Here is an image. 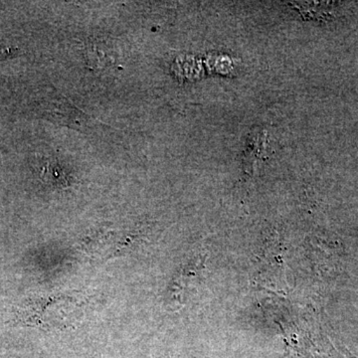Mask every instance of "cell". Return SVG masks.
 Here are the masks:
<instances>
[{"label": "cell", "instance_id": "1", "mask_svg": "<svg viewBox=\"0 0 358 358\" xmlns=\"http://www.w3.org/2000/svg\"><path fill=\"white\" fill-rule=\"evenodd\" d=\"M81 307L74 299L66 296L32 299L16 312V322L22 326L65 329L77 322Z\"/></svg>", "mask_w": 358, "mask_h": 358}, {"label": "cell", "instance_id": "2", "mask_svg": "<svg viewBox=\"0 0 358 358\" xmlns=\"http://www.w3.org/2000/svg\"><path fill=\"white\" fill-rule=\"evenodd\" d=\"M141 245V234L136 230H102L85 238L82 249L91 258L107 261L128 255Z\"/></svg>", "mask_w": 358, "mask_h": 358}, {"label": "cell", "instance_id": "3", "mask_svg": "<svg viewBox=\"0 0 358 358\" xmlns=\"http://www.w3.org/2000/svg\"><path fill=\"white\" fill-rule=\"evenodd\" d=\"M9 53H10V51L7 50L6 48H0V59L6 57Z\"/></svg>", "mask_w": 358, "mask_h": 358}]
</instances>
